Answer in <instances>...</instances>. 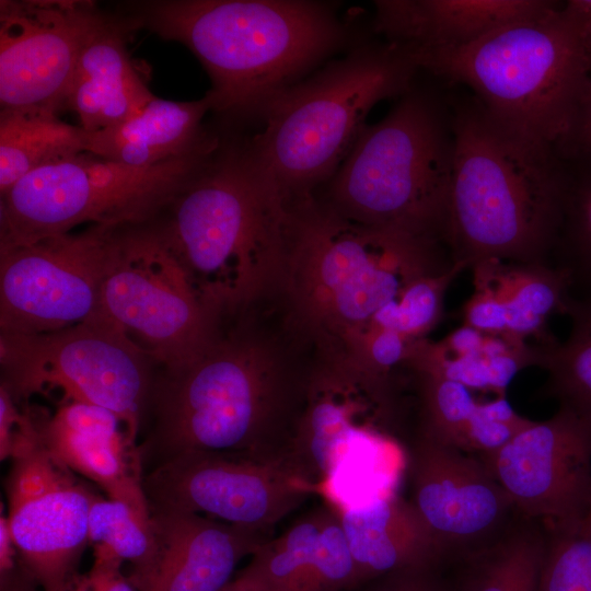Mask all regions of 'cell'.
<instances>
[{
    "instance_id": "20",
    "label": "cell",
    "mask_w": 591,
    "mask_h": 591,
    "mask_svg": "<svg viewBox=\"0 0 591 591\" xmlns=\"http://www.w3.org/2000/svg\"><path fill=\"white\" fill-rule=\"evenodd\" d=\"M239 575L260 591H351L356 570L339 515L327 505L263 543Z\"/></svg>"
},
{
    "instance_id": "33",
    "label": "cell",
    "mask_w": 591,
    "mask_h": 591,
    "mask_svg": "<svg viewBox=\"0 0 591 591\" xmlns=\"http://www.w3.org/2000/svg\"><path fill=\"white\" fill-rule=\"evenodd\" d=\"M537 591H591V532L583 526L546 536Z\"/></svg>"
},
{
    "instance_id": "19",
    "label": "cell",
    "mask_w": 591,
    "mask_h": 591,
    "mask_svg": "<svg viewBox=\"0 0 591 591\" xmlns=\"http://www.w3.org/2000/svg\"><path fill=\"white\" fill-rule=\"evenodd\" d=\"M35 419L42 444L57 460L151 522L141 449L118 416L96 405L62 401L53 415Z\"/></svg>"
},
{
    "instance_id": "21",
    "label": "cell",
    "mask_w": 591,
    "mask_h": 591,
    "mask_svg": "<svg viewBox=\"0 0 591 591\" xmlns=\"http://www.w3.org/2000/svg\"><path fill=\"white\" fill-rule=\"evenodd\" d=\"M557 4L547 0H379L373 28L386 43L415 55L464 47Z\"/></svg>"
},
{
    "instance_id": "37",
    "label": "cell",
    "mask_w": 591,
    "mask_h": 591,
    "mask_svg": "<svg viewBox=\"0 0 591 591\" xmlns=\"http://www.w3.org/2000/svg\"><path fill=\"white\" fill-rule=\"evenodd\" d=\"M440 566L397 570L369 582L363 591H453V586L440 573Z\"/></svg>"
},
{
    "instance_id": "39",
    "label": "cell",
    "mask_w": 591,
    "mask_h": 591,
    "mask_svg": "<svg viewBox=\"0 0 591 591\" xmlns=\"http://www.w3.org/2000/svg\"><path fill=\"white\" fill-rule=\"evenodd\" d=\"M485 336L472 327L462 325L439 343L451 355L473 357L483 354Z\"/></svg>"
},
{
    "instance_id": "13",
    "label": "cell",
    "mask_w": 591,
    "mask_h": 591,
    "mask_svg": "<svg viewBox=\"0 0 591 591\" xmlns=\"http://www.w3.org/2000/svg\"><path fill=\"white\" fill-rule=\"evenodd\" d=\"M151 511L207 514L269 532L316 493L288 459L188 451L146 472Z\"/></svg>"
},
{
    "instance_id": "18",
    "label": "cell",
    "mask_w": 591,
    "mask_h": 591,
    "mask_svg": "<svg viewBox=\"0 0 591 591\" xmlns=\"http://www.w3.org/2000/svg\"><path fill=\"white\" fill-rule=\"evenodd\" d=\"M150 513L151 560L127 576L137 591H219L237 564L269 540L268 532L198 513Z\"/></svg>"
},
{
    "instance_id": "30",
    "label": "cell",
    "mask_w": 591,
    "mask_h": 591,
    "mask_svg": "<svg viewBox=\"0 0 591 591\" xmlns=\"http://www.w3.org/2000/svg\"><path fill=\"white\" fill-rule=\"evenodd\" d=\"M414 374L419 394L418 434L464 451L479 403L472 390L437 375Z\"/></svg>"
},
{
    "instance_id": "32",
    "label": "cell",
    "mask_w": 591,
    "mask_h": 591,
    "mask_svg": "<svg viewBox=\"0 0 591 591\" xmlns=\"http://www.w3.org/2000/svg\"><path fill=\"white\" fill-rule=\"evenodd\" d=\"M465 269V264L456 263L443 273L415 279L385 313L382 329L397 332L412 340L426 338L441 317L447 289Z\"/></svg>"
},
{
    "instance_id": "27",
    "label": "cell",
    "mask_w": 591,
    "mask_h": 591,
    "mask_svg": "<svg viewBox=\"0 0 591 591\" xmlns=\"http://www.w3.org/2000/svg\"><path fill=\"white\" fill-rule=\"evenodd\" d=\"M546 534L520 518L489 546L461 559L453 591H537Z\"/></svg>"
},
{
    "instance_id": "38",
    "label": "cell",
    "mask_w": 591,
    "mask_h": 591,
    "mask_svg": "<svg viewBox=\"0 0 591 591\" xmlns=\"http://www.w3.org/2000/svg\"><path fill=\"white\" fill-rule=\"evenodd\" d=\"M556 152L561 159L591 160V74Z\"/></svg>"
},
{
    "instance_id": "40",
    "label": "cell",
    "mask_w": 591,
    "mask_h": 591,
    "mask_svg": "<svg viewBox=\"0 0 591 591\" xmlns=\"http://www.w3.org/2000/svg\"><path fill=\"white\" fill-rule=\"evenodd\" d=\"M564 5L578 24L591 51V0H570Z\"/></svg>"
},
{
    "instance_id": "41",
    "label": "cell",
    "mask_w": 591,
    "mask_h": 591,
    "mask_svg": "<svg viewBox=\"0 0 591 591\" xmlns=\"http://www.w3.org/2000/svg\"><path fill=\"white\" fill-rule=\"evenodd\" d=\"M38 584L22 565L0 576V591H38Z\"/></svg>"
},
{
    "instance_id": "28",
    "label": "cell",
    "mask_w": 591,
    "mask_h": 591,
    "mask_svg": "<svg viewBox=\"0 0 591 591\" xmlns=\"http://www.w3.org/2000/svg\"><path fill=\"white\" fill-rule=\"evenodd\" d=\"M564 314L570 318L568 337L538 345L537 366L547 373V395L591 418V297L571 294Z\"/></svg>"
},
{
    "instance_id": "24",
    "label": "cell",
    "mask_w": 591,
    "mask_h": 591,
    "mask_svg": "<svg viewBox=\"0 0 591 591\" xmlns=\"http://www.w3.org/2000/svg\"><path fill=\"white\" fill-rule=\"evenodd\" d=\"M207 94L195 101L154 97L137 115L89 132L86 152L130 166H152L209 147L221 138L205 128Z\"/></svg>"
},
{
    "instance_id": "36",
    "label": "cell",
    "mask_w": 591,
    "mask_h": 591,
    "mask_svg": "<svg viewBox=\"0 0 591 591\" xmlns=\"http://www.w3.org/2000/svg\"><path fill=\"white\" fill-rule=\"evenodd\" d=\"M90 570L79 573L63 591H137L123 573L124 561L102 546H93Z\"/></svg>"
},
{
    "instance_id": "42",
    "label": "cell",
    "mask_w": 591,
    "mask_h": 591,
    "mask_svg": "<svg viewBox=\"0 0 591 591\" xmlns=\"http://www.w3.org/2000/svg\"><path fill=\"white\" fill-rule=\"evenodd\" d=\"M219 591H260L248 580L241 575L233 577L222 589Z\"/></svg>"
},
{
    "instance_id": "12",
    "label": "cell",
    "mask_w": 591,
    "mask_h": 591,
    "mask_svg": "<svg viewBox=\"0 0 591 591\" xmlns=\"http://www.w3.org/2000/svg\"><path fill=\"white\" fill-rule=\"evenodd\" d=\"M124 228L89 224L0 247V333H49L96 315Z\"/></svg>"
},
{
    "instance_id": "14",
    "label": "cell",
    "mask_w": 591,
    "mask_h": 591,
    "mask_svg": "<svg viewBox=\"0 0 591 591\" xmlns=\"http://www.w3.org/2000/svg\"><path fill=\"white\" fill-rule=\"evenodd\" d=\"M479 457L519 515L546 536L581 525L591 493V418L559 406Z\"/></svg>"
},
{
    "instance_id": "25",
    "label": "cell",
    "mask_w": 591,
    "mask_h": 591,
    "mask_svg": "<svg viewBox=\"0 0 591 591\" xmlns=\"http://www.w3.org/2000/svg\"><path fill=\"white\" fill-rule=\"evenodd\" d=\"M494 288L507 315L505 338L526 343L536 338L547 345L556 338L547 332V321L564 314L571 283L568 275L552 264L512 263L487 259L471 266Z\"/></svg>"
},
{
    "instance_id": "31",
    "label": "cell",
    "mask_w": 591,
    "mask_h": 591,
    "mask_svg": "<svg viewBox=\"0 0 591 591\" xmlns=\"http://www.w3.org/2000/svg\"><path fill=\"white\" fill-rule=\"evenodd\" d=\"M89 544L102 546L130 564L129 573L143 570L153 554L151 522L128 505L97 496L89 513Z\"/></svg>"
},
{
    "instance_id": "34",
    "label": "cell",
    "mask_w": 591,
    "mask_h": 591,
    "mask_svg": "<svg viewBox=\"0 0 591 591\" xmlns=\"http://www.w3.org/2000/svg\"><path fill=\"white\" fill-rule=\"evenodd\" d=\"M40 442L35 415L0 385V460H13Z\"/></svg>"
},
{
    "instance_id": "26",
    "label": "cell",
    "mask_w": 591,
    "mask_h": 591,
    "mask_svg": "<svg viewBox=\"0 0 591 591\" xmlns=\"http://www.w3.org/2000/svg\"><path fill=\"white\" fill-rule=\"evenodd\" d=\"M89 132L57 113L0 111V196L32 172L86 152Z\"/></svg>"
},
{
    "instance_id": "22",
    "label": "cell",
    "mask_w": 591,
    "mask_h": 591,
    "mask_svg": "<svg viewBox=\"0 0 591 591\" xmlns=\"http://www.w3.org/2000/svg\"><path fill=\"white\" fill-rule=\"evenodd\" d=\"M136 30L126 13H107L82 47L66 109L89 132L128 120L155 97L127 50L128 35Z\"/></svg>"
},
{
    "instance_id": "35",
    "label": "cell",
    "mask_w": 591,
    "mask_h": 591,
    "mask_svg": "<svg viewBox=\"0 0 591 591\" xmlns=\"http://www.w3.org/2000/svg\"><path fill=\"white\" fill-rule=\"evenodd\" d=\"M473 293L462 309L463 325L484 335L506 336L507 315L500 298L479 275L473 274Z\"/></svg>"
},
{
    "instance_id": "10",
    "label": "cell",
    "mask_w": 591,
    "mask_h": 591,
    "mask_svg": "<svg viewBox=\"0 0 591 591\" xmlns=\"http://www.w3.org/2000/svg\"><path fill=\"white\" fill-rule=\"evenodd\" d=\"M0 385L19 405L57 390L62 401L111 410L137 440L154 361L102 312L55 332L0 333Z\"/></svg>"
},
{
    "instance_id": "5",
    "label": "cell",
    "mask_w": 591,
    "mask_h": 591,
    "mask_svg": "<svg viewBox=\"0 0 591 591\" xmlns=\"http://www.w3.org/2000/svg\"><path fill=\"white\" fill-rule=\"evenodd\" d=\"M453 150L444 243L454 263L551 264L566 171L554 149L490 118L476 101L451 116Z\"/></svg>"
},
{
    "instance_id": "6",
    "label": "cell",
    "mask_w": 591,
    "mask_h": 591,
    "mask_svg": "<svg viewBox=\"0 0 591 591\" xmlns=\"http://www.w3.org/2000/svg\"><path fill=\"white\" fill-rule=\"evenodd\" d=\"M416 67L474 93L495 121L556 151L591 74V51L564 4L455 49L409 55Z\"/></svg>"
},
{
    "instance_id": "7",
    "label": "cell",
    "mask_w": 591,
    "mask_h": 591,
    "mask_svg": "<svg viewBox=\"0 0 591 591\" xmlns=\"http://www.w3.org/2000/svg\"><path fill=\"white\" fill-rule=\"evenodd\" d=\"M417 71L393 44L357 47L276 96L246 148L287 201L316 194L350 152L372 107L410 90Z\"/></svg>"
},
{
    "instance_id": "9",
    "label": "cell",
    "mask_w": 591,
    "mask_h": 591,
    "mask_svg": "<svg viewBox=\"0 0 591 591\" xmlns=\"http://www.w3.org/2000/svg\"><path fill=\"white\" fill-rule=\"evenodd\" d=\"M221 141L152 166L83 152L40 167L1 195L0 247L68 233L83 223H147L204 167Z\"/></svg>"
},
{
    "instance_id": "11",
    "label": "cell",
    "mask_w": 591,
    "mask_h": 591,
    "mask_svg": "<svg viewBox=\"0 0 591 591\" xmlns=\"http://www.w3.org/2000/svg\"><path fill=\"white\" fill-rule=\"evenodd\" d=\"M100 312L162 369L193 359L222 326L148 222L124 228Z\"/></svg>"
},
{
    "instance_id": "8",
    "label": "cell",
    "mask_w": 591,
    "mask_h": 591,
    "mask_svg": "<svg viewBox=\"0 0 591 591\" xmlns=\"http://www.w3.org/2000/svg\"><path fill=\"white\" fill-rule=\"evenodd\" d=\"M452 150L451 117L431 96L410 89L385 117L364 127L317 196L349 220L445 246Z\"/></svg>"
},
{
    "instance_id": "29",
    "label": "cell",
    "mask_w": 591,
    "mask_h": 591,
    "mask_svg": "<svg viewBox=\"0 0 591 591\" xmlns=\"http://www.w3.org/2000/svg\"><path fill=\"white\" fill-rule=\"evenodd\" d=\"M561 160L566 186L551 264L568 275L572 296L591 297V161Z\"/></svg>"
},
{
    "instance_id": "23",
    "label": "cell",
    "mask_w": 591,
    "mask_h": 591,
    "mask_svg": "<svg viewBox=\"0 0 591 591\" xmlns=\"http://www.w3.org/2000/svg\"><path fill=\"white\" fill-rule=\"evenodd\" d=\"M336 511L355 565V589L397 570L445 561L410 501L395 493Z\"/></svg>"
},
{
    "instance_id": "15",
    "label": "cell",
    "mask_w": 591,
    "mask_h": 591,
    "mask_svg": "<svg viewBox=\"0 0 591 591\" xmlns=\"http://www.w3.org/2000/svg\"><path fill=\"white\" fill-rule=\"evenodd\" d=\"M4 489L21 565L42 591H63L80 573L97 495L42 442L11 460Z\"/></svg>"
},
{
    "instance_id": "4",
    "label": "cell",
    "mask_w": 591,
    "mask_h": 591,
    "mask_svg": "<svg viewBox=\"0 0 591 591\" xmlns=\"http://www.w3.org/2000/svg\"><path fill=\"white\" fill-rule=\"evenodd\" d=\"M137 30L186 46L207 71L211 111L259 118L347 40L329 4L310 0H151L127 4Z\"/></svg>"
},
{
    "instance_id": "1",
    "label": "cell",
    "mask_w": 591,
    "mask_h": 591,
    "mask_svg": "<svg viewBox=\"0 0 591 591\" xmlns=\"http://www.w3.org/2000/svg\"><path fill=\"white\" fill-rule=\"evenodd\" d=\"M253 313V312H252ZM221 328L193 359L154 376L140 444L149 471L188 451L288 459L303 410L311 364H300L288 335L253 323Z\"/></svg>"
},
{
    "instance_id": "43",
    "label": "cell",
    "mask_w": 591,
    "mask_h": 591,
    "mask_svg": "<svg viewBox=\"0 0 591 591\" xmlns=\"http://www.w3.org/2000/svg\"><path fill=\"white\" fill-rule=\"evenodd\" d=\"M581 526H583L586 530L591 532V493H590L587 512L584 514Z\"/></svg>"
},
{
    "instance_id": "3",
    "label": "cell",
    "mask_w": 591,
    "mask_h": 591,
    "mask_svg": "<svg viewBox=\"0 0 591 591\" xmlns=\"http://www.w3.org/2000/svg\"><path fill=\"white\" fill-rule=\"evenodd\" d=\"M221 322L279 297L288 201L245 140L223 139L204 167L148 222Z\"/></svg>"
},
{
    "instance_id": "16",
    "label": "cell",
    "mask_w": 591,
    "mask_h": 591,
    "mask_svg": "<svg viewBox=\"0 0 591 591\" xmlns=\"http://www.w3.org/2000/svg\"><path fill=\"white\" fill-rule=\"evenodd\" d=\"M106 14L93 1L1 0V109H66L82 47Z\"/></svg>"
},
{
    "instance_id": "17",
    "label": "cell",
    "mask_w": 591,
    "mask_h": 591,
    "mask_svg": "<svg viewBox=\"0 0 591 591\" xmlns=\"http://www.w3.org/2000/svg\"><path fill=\"white\" fill-rule=\"evenodd\" d=\"M410 503L448 559L499 540L519 515L483 460L418 434L407 459Z\"/></svg>"
},
{
    "instance_id": "2",
    "label": "cell",
    "mask_w": 591,
    "mask_h": 591,
    "mask_svg": "<svg viewBox=\"0 0 591 591\" xmlns=\"http://www.w3.org/2000/svg\"><path fill=\"white\" fill-rule=\"evenodd\" d=\"M455 264L437 241L349 220L313 194L288 202L279 297L287 322L312 350L360 367L406 287Z\"/></svg>"
}]
</instances>
